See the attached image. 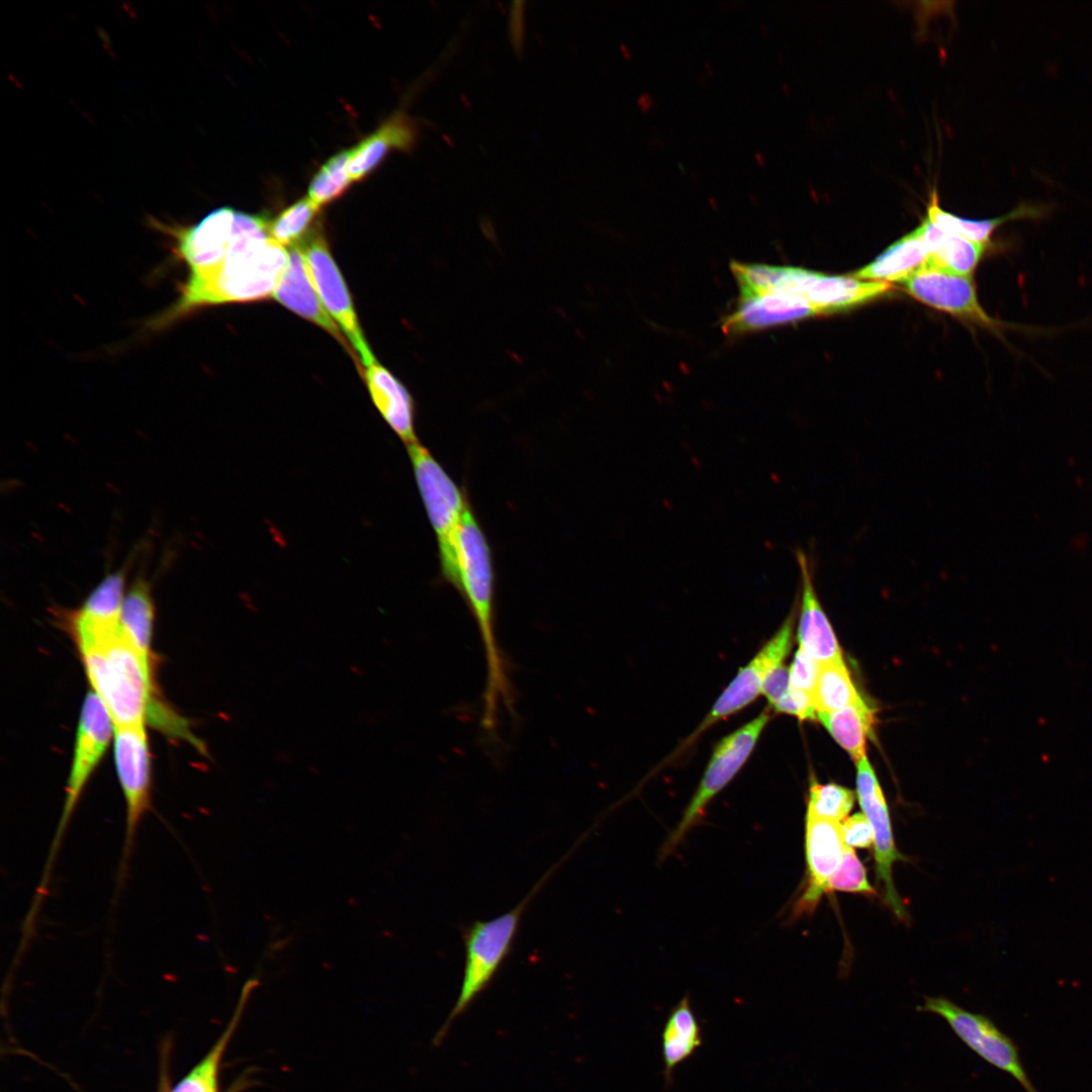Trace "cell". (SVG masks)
<instances>
[{"label": "cell", "instance_id": "1", "mask_svg": "<svg viewBox=\"0 0 1092 1092\" xmlns=\"http://www.w3.org/2000/svg\"><path fill=\"white\" fill-rule=\"evenodd\" d=\"M288 263V250L269 234V220L236 210L231 240L204 268L188 271L178 298L148 326L162 330L206 307L273 295Z\"/></svg>", "mask_w": 1092, "mask_h": 1092}, {"label": "cell", "instance_id": "2", "mask_svg": "<svg viewBox=\"0 0 1092 1092\" xmlns=\"http://www.w3.org/2000/svg\"><path fill=\"white\" fill-rule=\"evenodd\" d=\"M80 654L93 692L103 702L113 724H146L156 704L153 672L122 630L105 645Z\"/></svg>", "mask_w": 1092, "mask_h": 1092}, {"label": "cell", "instance_id": "3", "mask_svg": "<svg viewBox=\"0 0 1092 1092\" xmlns=\"http://www.w3.org/2000/svg\"><path fill=\"white\" fill-rule=\"evenodd\" d=\"M565 858L554 864L519 904L489 920H476L462 930L465 960L460 992L444 1025L443 1038L453 1021L488 987L512 951L522 917L533 898Z\"/></svg>", "mask_w": 1092, "mask_h": 1092}, {"label": "cell", "instance_id": "4", "mask_svg": "<svg viewBox=\"0 0 1092 1092\" xmlns=\"http://www.w3.org/2000/svg\"><path fill=\"white\" fill-rule=\"evenodd\" d=\"M460 593L467 601L481 637L486 675L503 677L507 664L494 629V575L487 540L467 503L458 534Z\"/></svg>", "mask_w": 1092, "mask_h": 1092}, {"label": "cell", "instance_id": "5", "mask_svg": "<svg viewBox=\"0 0 1092 1092\" xmlns=\"http://www.w3.org/2000/svg\"><path fill=\"white\" fill-rule=\"evenodd\" d=\"M415 478L435 531L442 575L460 590L458 534L467 499L430 451L419 442L407 446Z\"/></svg>", "mask_w": 1092, "mask_h": 1092}, {"label": "cell", "instance_id": "6", "mask_svg": "<svg viewBox=\"0 0 1092 1092\" xmlns=\"http://www.w3.org/2000/svg\"><path fill=\"white\" fill-rule=\"evenodd\" d=\"M113 731V721L103 702L93 691L89 692L83 702L77 726L63 810L36 889L38 897L42 898L47 894L56 855L67 827L90 777L109 744Z\"/></svg>", "mask_w": 1092, "mask_h": 1092}, {"label": "cell", "instance_id": "7", "mask_svg": "<svg viewBox=\"0 0 1092 1092\" xmlns=\"http://www.w3.org/2000/svg\"><path fill=\"white\" fill-rule=\"evenodd\" d=\"M768 719V714L763 712L718 743L681 820L663 843L661 858L673 852L691 829L702 821L709 802L732 780L748 758Z\"/></svg>", "mask_w": 1092, "mask_h": 1092}, {"label": "cell", "instance_id": "8", "mask_svg": "<svg viewBox=\"0 0 1092 1092\" xmlns=\"http://www.w3.org/2000/svg\"><path fill=\"white\" fill-rule=\"evenodd\" d=\"M917 1010L942 1017L957 1036L984 1061L1011 1075L1025 1092H1037L1021 1062L1018 1046L989 1017L970 1012L942 996L925 997Z\"/></svg>", "mask_w": 1092, "mask_h": 1092}, {"label": "cell", "instance_id": "9", "mask_svg": "<svg viewBox=\"0 0 1092 1092\" xmlns=\"http://www.w3.org/2000/svg\"><path fill=\"white\" fill-rule=\"evenodd\" d=\"M114 760L125 801V831L119 877L125 873L138 828L151 808V761L146 724L114 725Z\"/></svg>", "mask_w": 1092, "mask_h": 1092}, {"label": "cell", "instance_id": "10", "mask_svg": "<svg viewBox=\"0 0 1092 1092\" xmlns=\"http://www.w3.org/2000/svg\"><path fill=\"white\" fill-rule=\"evenodd\" d=\"M299 246L325 308L341 326V331L357 351L364 367L370 366L376 360L365 340L345 280L325 236L313 229Z\"/></svg>", "mask_w": 1092, "mask_h": 1092}, {"label": "cell", "instance_id": "11", "mask_svg": "<svg viewBox=\"0 0 1092 1092\" xmlns=\"http://www.w3.org/2000/svg\"><path fill=\"white\" fill-rule=\"evenodd\" d=\"M902 283L907 292L917 300L995 331L997 334L1005 328L1035 330L1025 326L1004 324L989 316L979 303L971 277L941 267L931 257Z\"/></svg>", "mask_w": 1092, "mask_h": 1092}, {"label": "cell", "instance_id": "12", "mask_svg": "<svg viewBox=\"0 0 1092 1092\" xmlns=\"http://www.w3.org/2000/svg\"><path fill=\"white\" fill-rule=\"evenodd\" d=\"M856 764L858 802L874 831L877 879L883 884L885 899L897 918L906 920L907 911L894 886L892 868L895 861H905L907 857L895 845L888 806L867 756Z\"/></svg>", "mask_w": 1092, "mask_h": 1092}, {"label": "cell", "instance_id": "13", "mask_svg": "<svg viewBox=\"0 0 1092 1092\" xmlns=\"http://www.w3.org/2000/svg\"><path fill=\"white\" fill-rule=\"evenodd\" d=\"M126 569L107 573L81 606L64 616L79 649L103 645L120 631Z\"/></svg>", "mask_w": 1092, "mask_h": 1092}, {"label": "cell", "instance_id": "14", "mask_svg": "<svg viewBox=\"0 0 1092 1092\" xmlns=\"http://www.w3.org/2000/svg\"><path fill=\"white\" fill-rule=\"evenodd\" d=\"M841 822L806 814L805 854L807 882L797 899L793 917L812 914L826 894L829 879L838 869L845 849Z\"/></svg>", "mask_w": 1092, "mask_h": 1092}, {"label": "cell", "instance_id": "15", "mask_svg": "<svg viewBox=\"0 0 1092 1092\" xmlns=\"http://www.w3.org/2000/svg\"><path fill=\"white\" fill-rule=\"evenodd\" d=\"M793 624L794 613L786 619L782 627L754 658L739 670L692 738L709 728L716 721L741 710L758 696L768 670L783 663V659L790 650Z\"/></svg>", "mask_w": 1092, "mask_h": 1092}, {"label": "cell", "instance_id": "16", "mask_svg": "<svg viewBox=\"0 0 1092 1092\" xmlns=\"http://www.w3.org/2000/svg\"><path fill=\"white\" fill-rule=\"evenodd\" d=\"M272 297L296 314L326 330L351 352L347 339L321 300L299 245L288 248V263Z\"/></svg>", "mask_w": 1092, "mask_h": 1092}, {"label": "cell", "instance_id": "17", "mask_svg": "<svg viewBox=\"0 0 1092 1092\" xmlns=\"http://www.w3.org/2000/svg\"><path fill=\"white\" fill-rule=\"evenodd\" d=\"M796 560L800 570L802 599L798 639L800 648L820 664L843 663L842 653L830 622L818 600L810 560L798 549Z\"/></svg>", "mask_w": 1092, "mask_h": 1092}, {"label": "cell", "instance_id": "18", "mask_svg": "<svg viewBox=\"0 0 1092 1092\" xmlns=\"http://www.w3.org/2000/svg\"><path fill=\"white\" fill-rule=\"evenodd\" d=\"M815 314L809 301L802 296L768 293L740 298L734 311L724 318L722 330L727 335H738L794 323Z\"/></svg>", "mask_w": 1092, "mask_h": 1092}, {"label": "cell", "instance_id": "19", "mask_svg": "<svg viewBox=\"0 0 1092 1092\" xmlns=\"http://www.w3.org/2000/svg\"><path fill=\"white\" fill-rule=\"evenodd\" d=\"M364 372L371 398L390 428L406 447L418 443L415 403L406 387L377 362L365 367Z\"/></svg>", "mask_w": 1092, "mask_h": 1092}, {"label": "cell", "instance_id": "20", "mask_svg": "<svg viewBox=\"0 0 1092 1092\" xmlns=\"http://www.w3.org/2000/svg\"><path fill=\"white\" fill-rule=\"evenodd\" d=\"M418 138L417 124L404 113H396L377 130L351 149L348 166L352 182L375 170L391 150L410 151Z\"/></svg>", "mask_w": 1092, "mask_h": 1092}, {"label": "cell", "instance_id": "21", "mask_svg": "<svg viewBox=\"0 0 1092 1092\" xmlns=\"http://www.w3.org/2000/svg\"><path fill=\"white\" fill-rule=\"evenodd\" d=\"M926 217L939 229L960 235L974 243L987 246L997 228L1015 219H1042L1052 211V205L1045 203L1021 202L1005 215L986 218L968 219L945 211L938 203V194L933 188L929 194Z\"/></svg>", "mask_w": 1092, "mask_h": 1092}, {"label": "cell", "instance_id": "22", "mask_svg": "<svg viewBox=\"0 0 1092 1092\" xmlns=\"http://www.w3.org/2000/svg\"><path fill=\"white\" fill-rule=\"evenodd\" d=\"M891 289L887 282L862 281L854 277L818 273L806 298L816 314L832 313L866 303Z\"/></svg>", "mask_w": 1092, "mask_h": 1092}, {"label": "cell", "instance_id": "23", "mask_svg": "<svg viewBox=\"0 0 1092 1092\" xmlns=\"http://www.w3.org/2000/svg\"><path fill=\"white\" fill-rule=\"evenodd\" d=\"M930 258L917 229L889 246L880 256L853 273V277L874 281L903 282Z\"/></svg>", "mask_w": 1092, "mask_h": 1092}, {"label": "cell", "instance_id": "24", "mask_svg": "<svg viewBox=\"0 0 1092 1092\" xmlns=\"http://www.w3.org/2000/svg\"><path fill=\"white\" fill-rule=\"evenodd\" d=\"M154 619L155 607L151 586L144 577H136L125 594L120 625L123 635L151 672Z\"/></svg>", "mask_w": 1092, "mask_h": 1092}, {"label": "cell", "instance_id": "25", "mask_svg": "<svg viewBox=\"0 0 1092 1092\" xmlns=\"http://www.w3.org/2000/svg\"><path fill=\"white\" fill-rule=\"evenodd\" d=\"M917 230L933 261L961 275L970 276L986 251L987 246L945 232L927 217Z\"/></svg>", "mask_w": 1092, "mask_h": 1092}, {"label": "cell", "instance_id": "26", "mask_svg": "<svg viewBox=\"0 0 1092 1092\" xmlns=\"http://www.w3.org/2000/svg\"><path fill=\"white\" fill-rule=\"evenodd\" d=\"M702 1044L701 1027L685 996L669 1013L662 1031L664 1076L670 1079L674 1068L690 1058Z\"/></svg>", "mask_w": 1092, "mask_h": 1092}, {"label": "cell", "instance_id": "27", "mask_svg": "<svg viewBox=\"0 0 1092 1092\" xmlns=\"http://www.w3.org/2000/svg\"><path fill=\"white\" fill-rule=\"evenodd\" d=\"M873 710L859 702L833 713H817L818 719L857 763L866 757V741L872 732Z\"/></svg>", "mask_w": 1092, "mask_h": 1092}, {"label": "cell", "instance_id": "28", "mask_svg": "<svg viewBox=\"0 0 1092 1092\" xmlns=\"http://www.w3.org/2000/svg\"><path fill=\"white\" fill-rule=\"evenodd\" d=\"M250 987L252 985L244 989L236 1011L217 1041L172 1092H219V1065L244 1012Z\"/></svg>", "mask_w": 1092, "mask_h": 1092}, {"label": "cell", "instance_id": "29", "mask_svg": "<svg viewBox=\"0 0 1092 1092\" xmlns=\"http://www.w3.org/2000/svg\"><path fill=\"white\" fill-rule=\"evenodd\" d=\"M861 700L843 663H822L813 692L816 713H833Z\"/></svg>", "mask_w": 1092, "mask_h": 1092}, {"label": "cell", "instance_id": "30", "mask_svg": "<svg viewBox=\"0 0 1092 1092\" xmlns=\"http://www.w3.org/2000/svg\"><path fill=\"white\" fill-rule=\"evenodd\" d=\"M351 149L331 157L316 172L308 187V198L321 209L339 198L350 186Z\"/></svg>", "mask_w": 1092, "mask_h": 1092}, {"label": "cell", "instance_id": "31", "mask_svg": "<svg viewBox=\"0 0 1092 1092\" xmlns=\"http://www.w3.org/2000/svg\"><path fill=\"white\" fill-rule=\"evenodd\" d=\"M320 208L306 196L281 211L273 220H269L271 238L283 247L299 245L311 232Z\"/></svg>", "mask_w": 1092, "mask_h": 1092}, {"label": "cell", "instance_id": "32", "mask_svg": "<svg viewBox=\"0 0 1092 1092\" xmlns=\"http://www.w3.org/2000/svg\"><path fill=\"white\" fill-rule=\"evenodd\" d=\"M854 804L853 792L835 785H821L813 782L810 786L807 815L841 822Z\"/></svg>", "mask_w": 1092, "mask_h": 1092}, {"label": "cell", "instance_id": "33", "mask_svg": "<svg viewBox=\"0 0 1092 1092\" xmlns=\"http://www.w3.org/2000/svg\"><path fill=\"white\" fill-rule=\"evenodd\" d=\"M835 891L860 894L868 897L877 896L876 890L868 880L864 866L853 848L848 845L845 846L838 869L827 884L826 894Z\"/></svg>", "mask_w": 1092, "mask_h": 1092}, {"label": "cell", "instance_id": "34", "mask_svg": "<svg viewBox=\"0 0 1092 1092\" xmlns=\"http://www.w3.org/2000/svg\"><path fill=\"white\" fill-rule=\"evenodd\" d=\"M730 269L740 289V298H749L771 293L782 267L731 261Z\"/></svg>", "mask_w": 1092, "mask_h": 1092}, {"label": "cell", "instance_id": "35", "mask_svg": "<svg viewBox=\"0 0 1092 1092\" xmlns=\"http://www.w3.org/2000/svg\"><path fill=\"white\" fill-rule=\"evenodd\" d=\"M820 663L799 648L790 669L791 688L813 695Z\"/></svg>", "mask_w": 1092, "mask_h": 1092}, {"label": "cell", "instance_id": "36", "mask_svg": "<svg viewBox=\"0 0 1092 1092\" xmlns=\"http://www.w3.org/2000/svg\"><path fill=\"white\" fill-rule=\"evenodd\" d=\"M841 830L845 844L850 847L870 848L874 844L873 828L862 813L842 820Z\"/></svg>", "mask_w": 1092, "mask_h": 1092}, {"label": "cell", "instance_id": "37", "mask_svg": "<svg viewBox=\"0 0 1092 1092\" xmlns=\"http://www.w3.org/2000/svg\"><path fill=\"white\" fill-rule=\"evenodd\" d=\"M779 712L795 715L800 719L817 718L813 695L791 688L788 693L774 705Z\"/></svg>", "mask_w": 1092, "mask_h": 1092}, {"label": "cell", "instance_id": "38", "mask_svg": "<svg viewBox=\"0 0 1092 1092\" xmlns=\"http://www.w3.org/2000/svg\"><path fill=\"white\" fill-rule=\"evenodd\" d=\"M790 686V670L783 663H780L771 667L766 673L761 693L769 704L774 706L788 693Z\"/></svg>", "mask_w": 1092, "mask_h": 1092}, {"label": "cell", "instance_id": "39", "mask_svg": "<svg viewBox=\"0 0 1092 1092\" xmlns=\"http://www.w3.org/2000/svg\"><path fill=\"white\" fill-rule=\"evenodd\" d=\"M637 104L642 112L649 111L655 104L654 97L648 92H643L637 97Z\"/></svg>", "mask_w": 1092, "mask_h": 1092}, {"label": "cell", "instance_id": "40", "mask_svg": "<svg viewBox=\"0 0 1092 1092\" xmlns=\"http://www.w3.org/2000/svg\"><path fill=\"white\" fill-rule=\"evenodd\" d=\"M753 158L758 166L764 167L766 165V158L763 153L756 151L753 155Z\"/></svg>", "mask_w": 1092, "mask_h": 1092}, {"label": "cell", "instance_id": "41", "mask_svg": "<svg viewBox=\"0 0 1092 1092\" xmlns=\"http://www.w3.org/2000/svg\"><path fill=\"white\" fill-rule=\"evenodd\" d=\"M649 144H650V145H652V146H655V145H656V147H657V145H659V147H660V148H663V147H665V146H666V143H665V141H664V140H661V139H659V138H652V139H650V140H649Z\"/></svg>", "mask_w": 1092, "mask_h": 1092}, {"label": "cell", "instance_id": "42", "mask_svg": "<svg viewBox=\"0 0 1092 1092\" xmlns=\"http://www.w3.org/2000/svg\"><path fill=\"white\" fill-rule=\"evenodd\" d=\"M704 67L709 75H714V67L710 62L705 61Z\"/></svg>", "mask_w": 1092, "mask_h": 1092}, {"label": "cell", "instance_id": "43", "mask_svg": "<svg viewBox=\"0 0 1092 1092\" xmlns=\"http://www.w3.org/2000/svg\"><path fill=\"white\" fill-rule=\"evenodd\" d=\"M621 49L626 58L630 59L632 56L631 50L626 44H621Z\"/></svg>", "mask_w": 1092, "mask_h": 1092}, {"label": "cell", "instance_id": "44", "mask_svg": "<svg viewBox=\"0 0 1092 1092\" xmlns=\"http://www.w3.org/2000/svg\"><path fill=\"white\" fill-rule=\"evenodd\" d=\"M759 27H760V30H761L763 36L767 37L768 33H769L768 32V25H766L765 23L762 22V23H760Z\"/></svg>", "mask_w": 1092, "mask_h": 1092}, {"label": "cell", "instance_id": "45", "mask_svg": "<svg viewBox=\"0 0 1092 1092\" xmlns=\"http://www.w3.org/2000/svg\"><path fill=\"white\" fill-rule=\"evenodd\" d=\"M697 78L702 84H706L707 81H708L706 75L701 74V73L697 75Z\"/></svg>", "mask_w": 1092, "mask_h": 1092}, {"label": "cell", "instance_id": "46", "mask_svg": "<svg viewBox=\"0 0 1092 1092\" xmlns=\"http://www.w3.org/2000/svg\"><path fill=\"white\" fill-rule=\"evenodd\" d=\"M691 177L693 178L694 181H697V182L699 181V175L695 171L691 172Z\"/></svg>", "mask_w": 1092, "mask_h": 1092}, {"label": "cell", "instance_id": "47", "mask_svg": "<svg viewBox=\"0 0 1092 1092\" xmlns=\"http://www.w3.org/2000/svg\"><path fill=\"white\" fill-rule=\"evenodd\" d=\"M678 167H679V168L681 169V171H682V172L685 173V170H686V169L684 168V166L681 165V163H678Z\"/></svg>", "mask_w": 1092, "mask_h": 1092}]
</instances>
